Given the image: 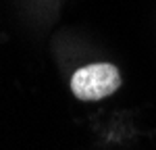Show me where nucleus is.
<instances>
[{
	"label": "nucleus",
	"instance_id": "1",
	"mask_svg": "<svg viewBox=\"0 0 156 150\" xmlns=\"http://www.w3.org/2000/svg\"><path fill=\"white\" fill-rule=\"evenodd\" d=\"M119 69L110 62H94L77 69L71 77V92L75 98L92 102V100H102L115 94L121 88Z\"/></svg>",
	"mask_w": 156,
	"mask_h": 150
}]
</instances>
